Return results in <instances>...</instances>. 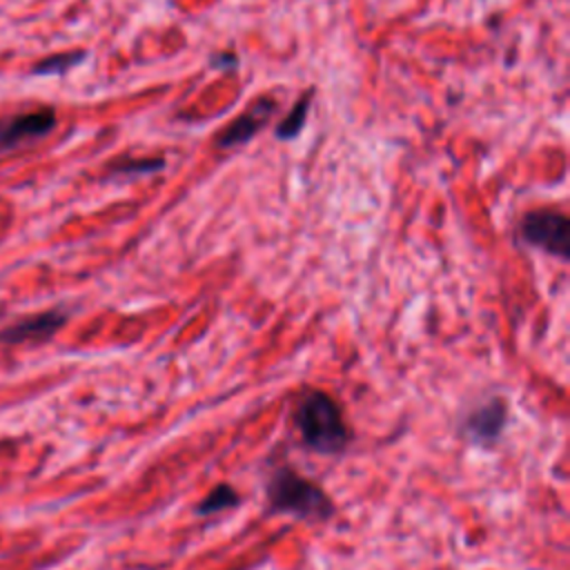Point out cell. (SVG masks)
I'll list each match as a JSON object with an SVG mask.
<instances>
[{
	"instance_id": "1",
	"label": "cell",
	"mask_w": 570,
	"mask_h": 570,
	"mask_svg": "<svg viewBox=\"0 0 570 570\" xmlns=\"http://www.w3.org/2000/svg\"><path fill=\"white\" fill-rule=\"evenodd\" d=\"M294 428L301 443L316 454H341L352 443V428L341 405L325 390L305 387L294 407Z\"/></svg>"
},
{
	"instance_id": "2",
	"label": "cell",
	"mask_w": 570,
	"mask_h": 570,
	"mask_svg": "<svg viewBox=\"0 0 570 570\" xmlns=\"http://www.w3.org/2000/svg\"><path fill=\"white\" fill-rule=\"evenodd\" d=\"M265 501L272 514L298 521H327L336 514L330 494L292 465H276L265 481Z\"/></svg>"
},
{
	"instance_id": "3",
	"label": "cell",
	"mask_w": 570,
	"mask_h": 570,
	"mask_svg": "<svg viewBox=\"0 0 570 570\" xmlns=\"http://www.w3.org/2000/svg\"><path fill=\"white\" fill-rule=\"evenodd\" d=\"M570 220L561 209L554 207H537L521 216L519 220V238L541 249L559 261H568L570 256Z\"/></svg>"
},
{
	"instance_id": "4",
	"label": "cell",
	"mask_w": 570,
	"mask_h": 570,
	"mask_svg": "<svg viewBox=\"0 0 570 570\" xmlns=\"http://www.w3.org/2000/svg\"><path fill=\"white\" fill-rule=\"evenodd\" d=\"M278 102L272 96H261L256 98L243 114H238L232 122H227L216 136H214V147L218 149H234L240 145H247L254 140L272 120Z\"/></svg>"
},
{
	"instance_id": "5",
	"label": "cell",
	"mask_w": 570,
	"mask_h": 570,
	"mask_svg": "<svg viewBox=\"0 0 570 570\" xmlns=\"http://www.w3.org/2000/svg\"><path fill=\"white\" fill-rule=\"evenodd\" d=\"M508 425V405L503 399L492 396L485 403L472 407L461 421V434L465 441L479 448H492Z\"/></svg>"
},
{
	"instance_id": "6",
	"label": "cell",
	"mask_w": 570,
	"mask_h": 570,
	"mask_svg": "<svg viewBox=\"0 0 570 570\" xmlns=\"http://www.w3.org/2000/svg\"><path fill=\"white\" fill-rule=\"evenodd\" d=\"M56 127V111L51 107L20 111L0 120V154L11 151L24 142L47 136Z\"/></svg>"
},
{
	"instance_id": "7",
	"label": "cell",
	"mask_w": 570,
	"mask_h": 570,
	"mask_svg": "<svg viewBox=\"0 0 570 570\" xmlns=\"http://www.w3.org/2000/svg\"><path fill=\"white\" fill-rule=\"evenodd\" d=\"M67 323V312L47 309L40 314L24 316L0 330V343L20 345V343H42L49 341Z\"/></svg>"
},
{
	"instance_id": "8",
	"label": "cell",
	"mask_w": 570,
	"mask_h": 570,
	"mask_svg": "<svg viewBox=\"0 0 570 570\" xmlns=\"http://www.w3.org/2000/svg\"><path fill=\"white\" fill-rule=\"evenodd\" d=\"M312 100H314V89H305L296 102L292 105V109L283 116V120L274 127V138L278 140H294L301 136V131L305 129L307 125V118H309V109H312Z\"/></svg>"
},
{
	"instance_id": "9",
	"label": "cell",
	"mask_w": 570,
	"mask_h": 570,
	"mask_svg": "<svg viewBox=\"0 0 570 570\" xmlns=\"http://www.w3.org/2000/svg\"><path fill=\"white\" fill-rule=\"evenodd\" d=\"M240 503V497L236 492V488L227 485V483H218L214 485L205 497L203 501L196 505V514L198 517H212V514H218L223 510H229V508H236Z\"/></svg>"
},
{
	"instance_id": "10",
	"label": "cell",
	"mask_w": 570,
	"mask_h": 570,
	"mask_svg": "<svg viewBox=\"0 0 570 570\" xmlns=\"http://www.w3.org/2000/svg\"><path fill=\"white\" fill-rule=\"evenodd\" d=\"M87 58L85 51H67V53H53L40 62L33 65V76H60L71 71L76 65H80Z\"/></svg>"
},
{
	"instance_id": "11",
	"label": "cell",
	"mask_w": 570,
	"mask_h": 570,
	"mask_svg": "<svg viewBox=\"0 0 570 570\" xmlns=\"http://www.w3.org/2000/svg\"><path fill=\"white\" fill-rule=\"evenodd\" d=\"M165 169L163 156L151 158H122L111 165V174H125V176H149Z\"/></svg>"
},
{
	"instance_id": "12",
	"label": "cell",
	"mask_w": 570,
	"mask_h": 570,
	"mask_svg": "<svg viewBox=\"0 0 570 570\" xmlns=\"http://www.w3.org/2000/svg\"><path fill=\"white\" fill-rule=\"evenodd\" d=\"M209 67L216 69V71H234V69H238V53L218 51L209 58Z\"/></svg>"
}]
</instances>
